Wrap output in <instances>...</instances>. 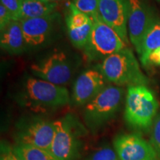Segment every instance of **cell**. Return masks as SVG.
<instances>
[{
  "instance_id": "obj_1",
  "label": "cell",
  "mask_w": 160,
  "mask_h": 160,
  "mask_svg": "<svg viewBox=\"0 0 160 160\" xmlns=\"http://www.w3.org/2000/svg\"><path fill=\"white\" fill-rule=\"evenodd\" d=\"M14 99L21 107L37 113H45L68 105L70 95L64 86L29 77L23 81Z\"/></svg>"
},
{
  "instance_id": "obj_2",
  "label": "cell",
  "mask_w": 160,
  "mask_h": 160,
  "mask_svg": "<svg viewBox=\"0 0 160 160\" xmlns=\"http://www.w3.org/2000/svg\"><path fill=\"white\" fill-rule=\"evenodd\" d=\"M87 128L73 114L54 121L51 153L57 160H79L85 145Z\"/></svg>"
},
{
  "instance_id": "obj_3",
  "label": "cell",
  "mask_w": 160,
  "mask_h": 160,
  "mask_svg": "<svg viewBox=\"0 0 160 160\" xmlns=\"http://www.w3.org/2000/svg\"><path fill=\"white\" fill-rule=\"evenodd\" d=\"M97 69L107 82L119 87L145 85L148 83L133 51L127 47L103 59Z\"/></svg>"
},
{
  "instance_id": "obj_4",
  "label": "cell",
  "mask_w": 160,
  "mask_h": 160,
  "mask_svg": "<svg viewBox=\"0 0 160 160\" xmlns=\"http://www.w3.org/2000/svg\"><path fill=\"white\" fill-rule=\"evenodd\" d=\"M158 108L157 99L145 85L128 86L125 119L130 127L137 131H148L157 117Z\"/></svg>"
},
{
  "instance_id": "obj_5",
  "label": "cell",
  "mask_w": 160,
  "mask_h": 160,
  "mask_svg": "<svg viewBox=\"0 0 160 160\" xmlns=\"http://www.w3.org/2000/svg\"><path fill=\"white\" fill-rule=\"evenodd\" d=\"M123 96L122 88L107 85L94 99L84 106L83 119L88 128L97 133L110 122L119 111Z\"/></svg>"
},
{
  "instance_id": "obj_6",
  "label": "cell",
  "mask_w": 160,
  "mask_h": 160,
  "mask_svg": "<svg viewBox=\"0 0 160 160\" xmlns=\"http://www.w3.org/2000/svg\"><path fill=\"white\" fill-rule=\"evenodd\" d=\"M93 25L88 42L83 49L84 54L91 61L105 59L126 48V44L112 28L100 19L93 18Z\"/></svg>"
},
{
  "instance_id": "obj_7",
  "label": "cell",
  "mask_w": 160,
  "mask_h": 160,
  "mask_svg": "<svg viewBox=\"0 0 160 160\" xmlns=\"http://www.w3.org/2000/svg\"><path fill=\"white\" fill-rule=\"evenodd\" d=\"M54 135V122L40 116L23 117L15 125L16 144L29 145L51 151Z\"/></svg>"
},
{
  "instance_id": "obj_8",
  "label": "cell",
  "mask_w": 160,
  "mask_h": 160,
  "mask_svg": "<svg viewBox=\"0 0 160 160\" xmlns=\"http://www.w3.org/2000/svg\"><path fill=\"white\" fill-rule=\"evenodd\" d=\"M33 77L45 81L64 86L73 76V65L63 51H55L37 63L31 65Z\"/></svg>"
},
{
  "instance_id": "obj_9",
  "label": "cell",
  "mask_w": 160,
  "mask_h": 160,
  "mask_svg": "<svg viewBox=\"0 0 160 160\" xmlns=\"http://www.w3.org/2000/svg\"><path fill=\"white\" fill-rule=\"evenodd\" d=\"M113 146L119 160H160L151 142L138 133L118 136Z\"/></svg>"
},
{
  "instance_id": "obj_10",
  "label": "cell",
  "mask_w": 160,
  "mask_h": 160,
  "mask_svg": "<svg viewBox=\"0 0 160 160\" xmlns=\"http://www.w3.org/2000/svg\"><path fill=\"white\" fill-rule=\"evenodd\" d=\"M128 32L131 43L138 51L146 31L155 19L144 0H127Z\"/></svg>"
},
{
  "instance_id": "obj_11",
  "label": "cell",
  "mask_w": 160,
  "mask_h": 160,
  "mask_svg": "<svg viewBox=\"0 0 160 160\" xmlns=\"http://www.w3.org/2000/svg\"><path fill=\"white\" fill-rule=\"evenodd\" d=\"M59 18V13L55 12L46 17L20 20L27 47L39 48L45 45L53 33Z\"/></svg>"
},
{
  "instance_id": "obj_12",
  "label": "cell",
  "mask_w": 160,
  "mask_h": 160,
  "mask_svg": "<svg viewBox=\"0 0 160 160\" xmlns=\"http://www.w3.org/2000/svg\"><path fill=\"white\" fill-rule=\"evenodd\" d=\"M107 80L97 69H89L76 79L72 92V102L77 106H85L106 87Z\"/></svg>"
},
{
  "instance_id": "obj_13",
  "label": "cell",
  "mask_w": 160,
  "mask_h": 160,
  "mask_svg": "<svg viewBox=\"0 0 160 160\" xmlns=\"http://www.w3.org/2000/svg\"><path fill=\"white\" fill-rule=\"evenodd\" d=\"M98 15L126 44L128 43L127 0H99Z\"/></svg>"
},
{
  "instance_id": "obj_14",
  "label": "cell",
  "mask_w": 160,
  "mask_h": 160,
  "mask_svg": "<svg viewBox=\"0 0 160 160\" xmlns=\"http://www.w3.org/2000/svg\"><path fill=\"white\" fill-rule=\"evenodd\" d=\"M1 48L11 54H19L27 48L20 21L13 20L1 30Z\"/></svg>"
},
{
  "instance_id": "obj_15",
  "label": "cell",
  "mask_w": 160,
  "mask_h": 160,
  "mask_svg": "<svg viewBox=\"0 0 160 160\" xmlns=\"http://www.w3.org/2000/svg\"><path fill=\"white\" fill-rule=\"evenodd\" d=\"M160 47V19L157 17L146 31L137 51L142 65L146 66L148 56Z\"/></svg>"
},
{
  "instance_id": "obj_16",
  "label": "cell",
  "mask_w": 160,
  "mask_h": 160,
  "mask_svg": "<svg viewBox=\"0 0 160 160\" xmlns=\"http://www.w3.org/2000/svg\"><path fill=\"white\" fill-rule=\"evenodd\" d=\"M57 3L49 0H24L22 5L19 21L25 19H32L48 16L55 13Z\"/></svg>"
},
{
  "instance_id": "obj_17",
  "label": "cell",
  "mask_w": 160,
  "mask_h": 160,
  "mask_svg": "<svg viewBox=\"0 0 160 160\" xmlns=\"http://www.w3.org/2000/svg\"><path fill=\"white\" fill-rule=\"evenodd\" d=\"M13 150L22 160H57L50 151L35 146L16 144Z\"/></svg>"
},
{
  "instance_id": "obj_18",
  "label": "cell",
  "mask_w": 160,
  "mask_h": 160,
  "mask_svg": "<svg viewBox=\"0 0 160 160\" xmlns=\"http://www.w3.org/2000/svg\"><path fill=\"white\" fill-rule=\"evenodd\" d=\"M93 25V19L91 22L79 28L68 29L69 39L74 47L78 49H84L88 42Z\"/></svg>"
},
{
  "instance_id": "obj_19",
  "label": "cell",
  "mask_w": 160,
  "mask_h": 160,
  "mask_svg": "<svg viewBox=\"0 0 160 160\" xmlns=\"http://www.w3.org/2000/svg\"><path fill=\"white\" fill-rule=\"evenodd\" d=\"M69 10V13L66 18L68 29L79 28L92 21V18L76 8L75 6L72 5L71 3L70 4Z\"/></svg>"
},
{
  "instance_id": "obj_20",
  "label": "cell",
  "mask_w": 160,
  "mask_h": 160,
  "mask_svg": "<svg viewBox=\"0 0 160 160\" xmlns=\"http://www.w3.org/2000/svg\"><path fill=\"white\" fill-rule=\"evenodd\" d=\"M83 160H119L115 149L111 146L105 145L99 148L87 156Z\"/></svg>"
},
{
  "instance_id": "obj_21",
  "label": "cell",
  "mask_w": 160,
  "mask_h": 160,
  "mask_svg": "<svg viewBox=\"0 0 160 160\" xmlns=\"http://www.w3.org/2000/svg\"><path fill=\"white\" fill-rule=\"evenodd\" d=\"M71 4L92 19L98 16L99 0H71Z\"/></svg>"
},
{
  "instance_id": "obj_22",
  "label": "cell",
  "mask_w": 160,
  "mask_h": 160,
  "mask_svg": "<svg viewBox=\"0 0 160 160\" xmlns=\"http://www.w3.org/2000/svg\"><path fill=\"white\" fill-rule=\"evenodd\" d=\"M151 144L160 158V113L157 115L151 127Z\"/></svg>"
},
{
  "instance_id": "obj_23",
  "label": "cell",
  "mask_w": 160,
  "mask_h": 160,
  "mask_svg": "<svg viewBox=\"0 0 160 160\" xmlns=\"http://www.w3.org/2000/svg\"><path fill=\"white\" fill-rule=\"evenodd\" d=\"M1 4L10 11L13 20L19 21L22 5L24 0H0Z\"/></svg>"
},
{
  "instance_id": "obj_24",
  "label": "cell",
  "mask_w": 160,
  "mask_h": 160,
  "mask_svg": "<svg viewBox=\"0 0 160 160\" xmlns=\"http://www.w3.org/2000/svg\"><path fill=\"white\" fill-rule=\"evenodd\" d=\"M0 160H22L15 153L13 146L2 141L0 147Z\"/></svg>"
},
{
  "instance_id": "obj_25",
  "label": "cell",
  "mask_w": 160,
  "mask_h": 160,
  "mask_svg": "<svg viewBox=\"0 0 160 160\" xmlns=\"http://www.w3.org/2000/svg\"><path fill=\"white\" fill-rule=\"evenodd\" d=\"M13 20V17L10 11L3 5L0 4V31Z\"/></svg>"
},
{
  "instance_id": "obj_26",
  "label": "cell",
  "mask_w": 160,
  "mask_h": 160,
  "mask_svg": "<svg viewBox=\"0 0 160 160\" xmlns=\"http://www.w3.org/2000/svg\"><path fill=\"white\" fill-rule=\"evenodd\" d=\"M148 65H160V47L148 56L146 63V66Z\"/></svg>"
},
{
  "instance_id": "obj_27",
  "label": "cell",
  "mask_w": 160,
  "mask_h": 160,
  "mask_svg": "<svg viewBox=\"0 0 160 160\" xmlns=\"http://www.w3.org/2000/svg\"><path fill=\"white\" fill-rule=\"evenodd\" d=\"M49 1L52 2H55V3H59V2H62L65 1V0H49Z\"/></svg>"
},
{
  "instance_id": "obj_28",
  "label": "cell",
  "mask_w": 160,
  "mask_h": 160,
  "mask_svg": "<svg viewBox=\"0 0 160 160\" xmlns=\"http://www.w3.org/2000/svg\"><path fill=\"white\" fill-rule=\"evenodd\" d=\"M158 1H160V0H158Z\"/></svg>"
}]
</instances>
